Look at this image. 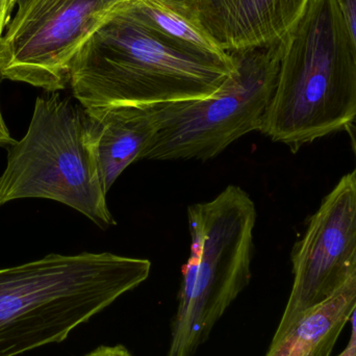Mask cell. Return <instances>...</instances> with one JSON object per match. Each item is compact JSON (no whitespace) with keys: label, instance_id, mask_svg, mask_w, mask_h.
Returning a JSON list of instances; mask_svg holds the SVG:
<instances>
[{"label":"cell","instance_id":"cell-1","mask_svg":"<svg viewBox=\"0 0 356 356\" xmlns=\"http://www.w3.org/2000/svg\"><path fill=\"white\" fill-rule=\"evenodd\" d=\"M236 69L234 54L220 58L175 39L133 0L79 50L69 85L85 111L158 106L213 95Z\"/></svg>","mask_w":356,"mask_h":356},{"label":"cell","instance_id":"cell-2","mask_svg":"<svg viewBox=\"0 0 356 356\" xmlns=\"http://www.w3.org/2000/svg\"><path fill=\"white\" fill-rule=\"evenodd\" d=\"M150 271L148 259L110 252L54 253L0 269V356L63 342Z\"/></svg>","mask_w":356,"mask_h":356},{"label":"cell","instance_id":"cell-3","mask_svg":"<svg viewBox=\"0 0 356 356\" xmlns=\"http://www.w3.org/2000/svg\"><path fill=\"white\" fill-rule=\"evenodd\" d=\"M356 117V54L337 0H309L284 38L277 85L259 131L293 154Z\"/></svg>","mask_w":356,"mask_h":356},{"label":"cell","instance_id":"cell-4","mask_svg":"<svg viewBox=\"0 0 356 356\" xmlns=\"http://www.w3.org/2000/svg\"><path fill=\"white\" fill-rule=\"evenodd\" d=\"M191 253L182 269L167 356H194L248 286L257 209L240 186L188 207Z\"/></svg>","mask_w":356,"mask_h":356},{"label":"cell","instance_id":"cell-5","mask_svg":"<svg viewBox=\"0 0 356 356\" xmlns=\"http://www.w3.org/2000/svg\"><path fill=\"white\" fill-rule=\"evenodd\" d=\"M8 149L0 207L17 199H50L102 229L116 225L100 179L91 119L81 104L58 92L38 97L26 134Z\"/></svg>","mask_w":356,"mask_h":356},{"label":"cell","instance_id":"cell-6","mask_svg":"<svg viewBox=\"0 0 356 356\" xmlns=\"http://www.w3.org/2000/svg\"><path fill=\"white\" fill-rule=\"evenodd\" d=\"M284 39L230 52L234 74L213 95L154 106L158 131L140 161H207L261 129L277 85Z\"/></svg>","mask_w":356,"mask_h":356},{"label":"cell","instance_id":"cell-7","mask_svg":"<svg viewBox=\"0 0 356 356\" xmlns=\"http://www.w3.org/2000/svg\"><path fill=\"white\" fill-rule=\"evenodd\" d=\"M133 0H19L0 38V75L49 93L64 90L83 44Z\"/></svg>","mask_w":356,"mask_h":356},{"label":"cell","instance_id":"cell-8","mask_svg":"<svg viewBox=\"0 0 356 356\" xmlns=\"http://www.w3.org/2000/svg\"><path fill=\"white\" fill-rule=\"evenodd\" d=\"M292 290L273 339L338 292L356 271V173L341 178L292 251Z\"/></svg>","mask_w":356,"mask_h":356},{"label":"cell","instance_id":"cell-9","mask_svg":"<svg viewBox=\"0 0 356 356\" xmlns=\"http://www.w3.org/2000/svg\"><path fill=\"white\" fill-rule=\"evenodd\" d=\"M309 0H184L203 31L224 51L284 39Z\"/></svg>","mask_w":356,"mask_h":356},{"label":"cell","instance_id":"cell-10","mask_svg":"<svg viewBox=\"0 0 356 356\" xmlns=\"http://www.w3.org/2000/svg\"><path fill=\"white\" fill-rule=\"evenodd\" d=\"M91 119L100 179L108 194L123 171L141 158L158 131L154 106H116L86 111Z\"/></svg>","mask_w":356,"mask_h":356},{"label":"cell","instance_id":"cell-11","mask_svg":"<svg viewBox=\"0 0 356 356\" xmlns=\"http://www.w3.org/2000/svg\"><path fill=\"white\" fill-rule=\"evenodd\" d=\"M356 307V271L332 297L273 339L266 356H330Z\"/></svg>","mask_w":356,"mask_h":356},{"label":"cell","instance_id":"cell-12","mask_svg":"<svg viewBox=\"0 0 356 356\" xmlns=\"http://www.w3.org/2000/svg\"><path fill=\"white\" fill-rule=\"evenodd\" d=\"M137 3L140 10L169 35L220 58L230 56L203 31L184 0H137Z\"/></svg>","mask_w":356,"mask_h":356},{"label":"cell","instance_id":"cell-13","mask_svg":"<svg viewBox=\"0 0 356 356\" xmlns=\"http://www.w3.org/2000/svg\"><path fill=\"white\" fill-rule=\"evenodd\" d=\"M344 17L356 54V0H337Z\"/></svg>","mask_w":356,"mask_h":356},{"label":"cell","instance_id":"cell-14","mask_svg":"<svg viewBox=\"0 0 356 356\" xmlns=\"http://www.w3.org/2000/svg\"><path fill=\"white\" fill-rule=\"evenodd\" d=\"M18 0H0V38L3 35L12 19V13Z\"/></svg>","mask_w":356,"mask_h":356},{"label":"cell","instance_id":"cell-15","mask_svg":"<svg viewBox=\"0 0 356 356\" xmlns=\"http://www.w3.org/2000/svg\"><path fill=\"white\" fill-rule=\"evenodd\" d=\"M83 356H134L131 351L123 346V345H116V346H100L94 349L91 353Z\"/></svg>","mask_w":356,"mask_h":356},{"label":"cell","instance_id":"cell-16","mask_svg":"<svg viewBox=\"0 0 356 356\" xmlns=\"http://www.w3.org/2000/svg\"><path fill=\"white\" fill-rule=\"evenodd\" d=\"M351 336L348 344L338 356H356V307L351 315Z\"/></svg>","mask_w":356,"mask_h":356},{"label":"cell","instance_id":"cell-17","mask_svg":"<svg viewBox=\"0 0 356 356\" xmlns=\"http://www.w3.org/2000/svg\"><path fill=\"white\" fill-rule=\"evenodd\" d=\"M0 79H2L0 75ZM15 140L10 136V131L4 122L3 117L1 114V108H0V147L8 148L15 143Z\"/></svg>","mask_w":356,"mask_h":356},{"label":"cell","instance_id":"cell-18","mask_svg":"<svg viewBox=\"0 0 356 356\" xmlns=\"http://www.w3.org/2000/svg\"><path fill=\"white\" fill-rule=\"evenodd\" d=\"M344 131H346L347 135H348L349 140H350L351 148H353L356 162V117L350 123H349V124L346 125ZM355 171L356 173V168Z\"/></svg>","mask_w":356,"mask_h":356},{"label":"cell","instance_id":"cell-19","mask_svg":"<svg viewBox=\"0 0 356 356\" xmlns=\"http://www.w3.org/2000/svg\"><path fill=\"white\" fill-rule=\"evenodd\" d=\"M18 1H19V0H18Z\"/></svg>","mask_w":356,"mask_h":356}]
</instances>
